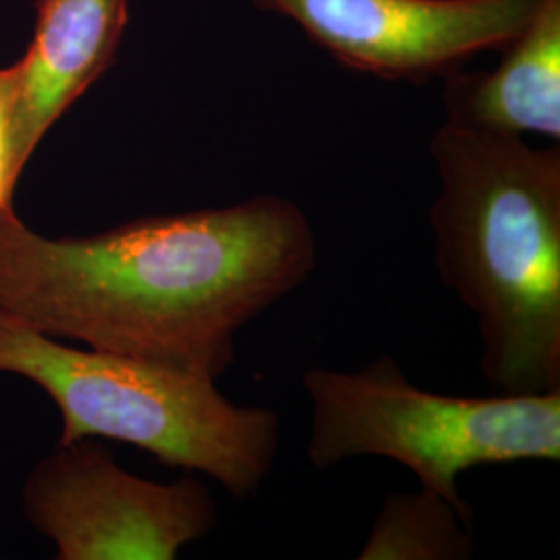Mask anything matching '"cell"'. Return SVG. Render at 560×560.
I'll return each instance as SVG.
<instances>
[{
	"instance_id": "cell-1",
	"label": "cell",
	"mask_w": 560,
	"mask_h": 560,
	"mask_svg": "<svg viewBox=\"0 0 560 560\" xmlns=\"http://www.w3.org/2000/svg\"><path fill=\"white\" fill-rule=\"evenodd\" d=\"M316 233L280 196L46 237L0 214V312L60 340L219 381L241 328L305 284Z\"/></svg>"
},
{
	"instance_id": "cell-2",
	"label": "cell",
	"mask_w": 560,
	"mask_h": 560,
	"mask_svg": "<svg viewBox=\"0 0 560 560\" xmlns=\"http://www.w3.org/2000/svg\"><path fill=\"white\" fill-rule=\"evenodd\" d=\"M442 284L478 318L497 393L560 388V148L444 122L430 140Z\"/></svg>"
},
{
	"instance_id": "cell-3",
	"label": "cell",
	"mask_w": 560,
	"mask_h": 560,
	"mask_svg": "<svg viewBox=\"0 0 560 560\" xmlns=\"http://www.w3.org/2000/svg\"><path fill=\"white\" fill-rule=\"evenodd\" d=\"M0 374L34 382L55 400L60 441L125 442L235 499L260 492L279 457L272 409L226 399L217 381L119 353L71 347L0 312Z\"/></svg>"
},
{
	"instance_id": "cell-4",
	"label": "cell",
	"mask_w": 560,
	"mask_h": 560,
	"mask_svg": "<svg viewBox=\"0 0 560 560\" xmlns=\"http://www.w3.org/2000/svg\"><path fill=\"white\" fill-rule=\"evenodd\" d=\"M307 459L326 471L342 460L382 457L407 467L465 520L459 476L478 465L560 460V388L529 395L457 397L423 390L382 355L358 372L310 368Z\"/></svg>"
},
{
	"instance_id": "cell-5",
	"label": "cell",
	"mask_w": 560,
	"mask_h": 560,
	"mask_svg": "<svg viewBox=\"0 0 560 560\" xmlns=\"http://www.w3.org/2000/svg\"><path fill=\"white\" fill-rule=\"evenodd\" d=\"M23 509L59 560H173L219 523L196 476L143 480L96 439L59 442L25 481Z\"/></svg>"
},
{
	"instance_id": "cell-6",
	"label": "cell",
	"mask_w": 560,
	"mask_h": 560,
	"mask_svg": "<svg viewBox=\"0 0 560 560\" xmlns=\"http://www.w3.org/2000/svg\"><path fill=\"white\" fill-rule=\"evenodd\" d=\"M298 23L349 69L382 80L446 75L502 48L538 0H252Z\"/></svg>"
},
{
	"instance_id": "cell-7",
	"label": "cell",
	"mask_w": 560,
	"mask_h": 560,
	"mask_svg": "<svg viewBox=\"0 0 560 560\" xmlns=\"http://www.w3.org/2000/svg\"><path fill=\"white\" fill-rule=\"evenodd\" d=\"M129 0H38V23L18 60L13 173L20 180L46 133L115 59Z\"/></svg>"
},
{
	"instance_id": "cell-8",
	"label": "cell",
	"mask_w": 560,
	"mask_h": 560,
	"mask_svg": "<svg viewBox=\"0 0 560 560\" xmlns=\"http://www.w3.org/2000/svg\"><path fill=\"white\" fill-rule=\"evenodd\" d=\"M490 73H446V120L506 136L560 138V0H538L527 23L502 46Z\"/></svg>"
},
{
	"instance_id": "cell-9",
	"label": "cell",
	"mask_w": 560,
	"mask_h": 560,
	"mask_svg": "<svg viewBox=\"0 0 560 560\" xmlns=\"http://www.w3.org/2000/svg\"><path fill=\"white\" fill-rule=\"evenodd\" d=\"M474 550L471 521L441 494L420 488L386 497L358 559L467 560Z\"/></svg>"
},
{
	"instance_id": "cell-10",
	"label": "cell",
	"mask_w": 560,
	"mask_h": 560,
	"mask_svg": "<svg viewBox=\"0 0 560 560\" xmlns=\"http://www.w3.org/2000/svg\"><path fill=\"white\" fill-rule=\"evenodd\" d=\"M18 110V62L0 67V214L13 212L18 177L13 173V131Z\"/></svg>"
}]
</instances>
